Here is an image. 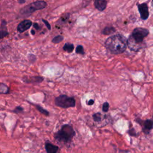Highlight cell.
Returning <instances> with one entry per match:
<instances>
[{"mask_svg":"<svg viewBox=\"0 0 153 153\" xmlns=\"http://www.w3.org/2000/svg\"><path fill=\"white\" fill-rule=\"evenodd\" d=\"M7 22L5 20H2L0 26V39H2L9 35V32L7 28Z\"/></svg>","mask_w":153,"mask_h":153,"instance_id":"7c38bea8","label":"cell"},{"mask_svg":"<svg viewBox=\"0 0 153 153\" xmlns=\"http://www.w3.org/2000/svg\"><path fill=\"white\" fill-rule=\"evenodd\" d=\"M115 32L116 29L114 26H106L103 29L102 33L104 35H111Z\"/></svg>","mask_w":153,"mask_h":153,"instance_id":"4fadbf2b","label":"cell"},{"mask_svg":"<svg viewBox=\"0 0 153 153\" xmlns=\"http://www.w3.org/2000/svg\"><path fill=\"white\" fill-rule=\"evenodd\" d=\"M42 22L44 23V24L45 25L46 27H47L49 30H50V29H51V26H50V23H49L46 20H45V19H42Z\"/></svg>","mask_w":153,"mask_h":153,"instance_id":"cb8c5ba5","label":"cell"},{"mask_svg":"<svg viewBox=\"0 0 153 153\" xmlns=\"http://www.w3.org/2000/svg\"><path fill=\"white\" fill-rule=\"evenodd\" d=\"M109 105L107 102H105L102 105V110L103 112H108L109 110Z\"/></svg>","mask_w":153,"mask_h":153,"instance_id":"7402d4cb","label":"cell"},{"mask_svg":"<svg viewBox=\"0 0 153 153\" xmlns=\"http://www.w3.org/2000/svg\"><path fill=\"white\" fill-rule=\"evenodd\" d=\"M94 7L99 11H103L105 10L107 6L106 0H94Z\"/></svg>","mask_w":153,"mask_h":153,"instance_id":"30bf717a","label":"cell"},{"mask_svg":"<svg viewBox=\"0 0 153 153\" xmlns=\"http://www.w3.org/2000/svg\"><path fill=\"white\" fill-rule=\"evenodd\" d=\"M93 118L94 120V121L96 122H99L101 121V119H102V115H101V114L99 113V112H97V113H95L93 115Z\"/></svg>","mask_w":153,"mask_h":153,"instance_id":"d6986e66","label":"cell"},{"mask_svg":"<svg viewBox=\"0 0 153 153\" xmlns=\"http://www.w3.org/2000/svg\"><path fill=\"white\" fill-rule=\"evenodd\" d=\"M75 53L79 54H81V55H84L85 54V52H84V47L82 45H77V47L75 48Z\"/></svg>","mask_w":153,"mask_h":153,"instance_id":"e0dca14e","label":"cell"},{"mask_svg":"<svg viewBox=\"0 0 153 153\" xmlns=\"http://www.w3.org/2000/svg\"><path fill=\"white\" fill-rule=\"evenodd\" d=\"M23 81L26 83H31V84H39L41 83L43 80L44 78L39 76H25L23 79Z\"/></svg>","mask_w":153,"mask_h":153,"instance_id":"9c48e42d","label":"cell"},{"mask_svg":"<svg viewBox=\"0 0 153 153\" xmlns=\"http://www.w3.org/2000/svg\"><path fill=\"white\" fill-rule=\"evenodd\" d=\"M69 17V13H67V14H66L64 16L62 17L59 19V20L58 21V23H59L60 24L64 23H65V22L68 20Z\"/></svg>","mask_w":153,"mask_h":153,"instance_id":"ffe728a7","label":"cell"},{"mask_svg":"<svg viewBox=\"0 0 153 153\" xmlns=\"http://www.w3.org/2000/svg\"><path fill=\"white\" fill-rule=\"evenodd\" d=\"M136 121L142 126L143 131L146 134H148L153 128V121L152 120L148 119L146 120H142L140 119H137L136 120Z\"/></svg>","mask_w":153,"mask_h":153,"instance_id":"8992f818","label":"cell"},{"mask_svg":"<svg viewBox=\"0 0 153 153\" xmlns=\"http://www.w3.org/2000/svg\"><path fill=\"white\" fill-rule=\"evenodd\" d=\"M47 5V3L44 1H36L25 6L24 8L21 9L20 12L23 16H27L36 10L45 8Z\"/></svg>","mask_w":153,"mask_h":153,"instance_id":"277c9868","label":"cell"},{"mask_svg":"<svg viewBox=\"0 0 153 153\" xmlns=\"http://www.w3.org/2000/svg\"><path fill=\"white\" fill-rule=\"evenodd\" d=\"M94 100H93V99H90V100H88V102H87V104H88V105H92L94 103Z\"/></svg>","mask_w":153,"mask_h":153,"instance_id":"484cf974","label":"cell"},{"mask_svg":"<svg viewBox=\"0 0 153 153\" xmlns=\"http://www.w3.org/2000/svg\"><path fill=\"white\" fill-rule=\"evenodd\" d=\"M0 153H1V152H0Z\"/></svg>","mask_w":153,"mask_h":153,"instance_id":"f546056e","label":"cell"},{"mask_svg":"<svg viewBox=\"0 0 153 153\" xmlns=\"http://www.w3.org/2000/svg\"><path fill=\"white\" fill-rule=\"evenodd\" d=\"M23 111H24V109H23L22 106H16V107L12 111V112H14V113H15V114H20V113L23 112Z\"/></svg>","mask_w":153,"mask_h":153,"instance_id":"44dd1931","label":"cell"},{"mask_svg":"<svg viewBox=\"0 0 153 153\" xmlns=\"http://www.w3.org/2000/svg\"><path fill=\"white\" fill-rule=\"evenodd\" d=\"M152 6H153V0H152Z\"/></svg>","mask_w":153,"mask_h":153,"instance_id":"f1b7e54d","label":"cell"},{"mask_svg":"<svg viewBox=\"0 0 153 153\" xmlns=\"http://www.w3.org/2000/svg\"><path fill=\"white\" fill-rule=\"evenodd\" d=\"M75 134V132L71 125L64 124L62 126L60 130L54 133V137L60 143H68L71 141Z\"/></svg>","mask_w":153,"mask_h":153,"instance_id":"3957f363","label":"cell"},{"mask_svg":"<svg viewBox=\"0 0 153 153\" xmlns=\"http://www.w3.org/2000/svg\"><path fill=\"white\" fill-rule=\"evenodd\" d=\"M10 88L4 84L0 83V94H8Z\"/></svg>","mask_w":153,"mask_h":153,"instance_id":"2e32d148","label":"cell"},{"mask_svg":"<svg viewBox=\"0 0 153 153\" xmlns=\"http://www.w3.org/2000/svg\"><path fill=\"white\" fill-rule=\"evenodd\" d=\"M18 2L20 4H23V3H24L25 2V0H18Z\"/></svg>","mask_w":153,"mask_h":153,"instance_id":"4316f807","label":"cell"},{"mask_svg":"<svg viewBox=\"0 0 153 153\" xmlns=\"http://www.w3.org/2000/svg\"><path fill=\"white\" fill-rule=\"evenodd\" d=\"M127 132H128V133H129L130 135H131L132 136H136V132L135 131V130L133 128H130Z\"/></svg>","mask_w":153,"mask_h":153,"instance_id":"603a6c76","label":"cell"},{"mask_svg":"<svg viewBox=\"0 0 153 153\" xmlns=\"http://www.w3.org/2000/svg\"><path fill=\"white\" fill-rule=\"evenodd\" d=\"M137 8L141 19L143 20L148 19L149 16L148 4L146 3L139 4L137 5Z\"/></svg>","mask_w":153,"mask_h":153,"instance_id":"52a82bcc","label":"cell"},{"mask_svg":"<svg viewBox=\"0 0 153 153\" xmlns=\"http://www.w3.org/2000/svg\"><path fill=\"white\" fill-rule=\"evenodd\" d=\"M31 33H32V35H35V30L32 29V30H31Z\"/></svg>","mask_w":153,"mask_h":153,"instance_id":"83f0119b","label":"cell"},{"mask_svg":"<svg viewBox=\"0 0 153 153\" xmlns=\"http://www.w3.org/2000/svg\"><path fill=\"white\" fill-rule=\"evenodd\" d=\"M33 105L35 106V107L36 108V109L41 114H43V115H45V116H48V115H49V114H50L49 112H48V111H47L46 109H45L44 108H43L42 107H41L40 105H36V104H33Z\"/></svg>","mask_w":153,"mask_h":153,"instance_id":"9a60e30c","label":"cell"},{"mask_svg":"<svg viewBox=\"0 0 153 153\" xmlns=\"http://www.w3.org/2000/svg\"><path fill=\"white\" fill-rule=\"evenodd\" d=\"M105 45L112 54H120L124 52L127 48V38L121 34L114 35L106 39Z\"/></svg>","mask_w":153,"mask_h":153,"instance_id":"7a4b0ae2","label":"cell"},{"mask_svg":"<svg viewBox=\"0 0 153 153\" xmlns=\"http://www.w3.org/2000/svg\"><path fill=\"white\" fill-rule=\"evenodd\" d=\"M45 149L47 153H57L59 150V147L53 145L49 141H46L45 143Z\"/></svg>","mask_w":153,"mask_h":153,"instance_id":"8fae6325","label":"cell"},{"mask_svg":"<svg viewBox=\"0 0 153 153\" xmlns=\"http://www.w3.org/2000/svg\"><path fill=\"white\" fill-rule=\"evenodd\" d=\"M33 27L35 29H36V30H40V29H41V27L39 26V25L36 23H34L33 24Z\"/></svg>","mask_w":153,"mask_h":153,"instance_id":"d4e9b609","label":"cell"},{"mask_svg":"<svg viewBox=\"0 0 153 153\" xmlns=\"http://www.w3.org/2000/svg\"><path fill=\"white\" fill-rule=\"evenodd\" d=\"M55 105L62 108L66 109L75 106V100L72 97H69L65 94H61L55 98Z\"/></svg>","mask_w":153,"mask_h":153,"instance_id":"5b68a950","label":"cell"},{"mask_svg":"<svg viewBox=\"0 0 153 153\" xmlns=\"http://www.w3.org/2000/svg\"><path fill=\"white\" fill-rule=\"evenodd\" d=\"M149 33L148 29L144 27H136L133 30L131 34L127 39V44L128 48L133 51H138L141 49L145 48L146 44L144 41Z\"/></svg>","mask_w":153,"mask_h":153,"instance_id":"6da1fadb","label":"cell"},{"mask_svg":"<svg viewBox=\"0 0 153 153\" xmlns=\"http://www.w3.org/2000/svg\"><path fill=\"white\" fill-rule=\"evenodd\" d=\"M32 25V23L30 20H24L18 25L17 30L19 32L22 33L29 29Z\"/></svg>","mask_w":153,"mask_h":153,"instance_id":"ba28073f","label":"cell"},{"mask_svg":"<svg viewBox=\"0 0 153 153\" xmlns=\"http://www.w3.org/2000/svg\"><path fill=\"white\" fill-rule=\"evenodd\" d=\"M63 39V36L62 35H57L55 37H54L52 39V42L54 43V44H58L59 42H60L61 41H62Z\"/></svg>","mask_w":153,"mask_h":153,"instance_id":"ac0fdd59","label":"cell"},{"mask_svg":"<svg viewBox=\"0 0 153 153\" xmlns=\"http://www.w3.org/2000/svg\"><path fill=\"white\" fill-rule=\"evenodd\" d=\"M74 49V45L73 44L69 43V42H66L65 44V45L63 47V50L65 51H66L69 53H72Z\"/></svg>","mask_w":153,"mask_h":153,"instance_id":"5bb4252c","label":"cell"}]
</instances>
